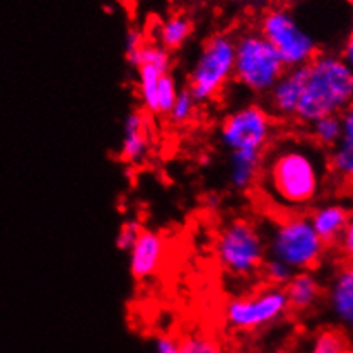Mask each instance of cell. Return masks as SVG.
I'll return each instance as SVG.
<instances>
[{
	"mask_svg": "<svg viewBox=\"0 0 353 353\" xmlns=\"http://www.w3.org/2000/svg\"><path fill=\"white\" fill-rule=\"evenodd\" d=\"M327 152L307 135L279 133L263 152L253 192L270 215L307 214L326 186Z\"/></svg>",
	"mask_w": 353,
	"mask_h": 353,
	"instance_id": "6da1fadb",
	"label": "cell"
},
{
	"mask_svg": "<svg viewBox=\"0 0 353 353\" xmlns=\"http://www.w3.org/2000/svg\"><path fill=\"white\" fill-rule=\"evenodd\" d=\"M353 106V72L340 53L319 52L305 65L304 88L294 123L309 127L330 114Z\"/></svg>",
	"mask_w": 353,
	"mask_h": 353,
	"instance_id": "7a4b0ae2",
	"label": "cell"
},
{
	"mask_svg": "<svg viewBox=\"0 0 353 353\" xmlns=\"http://www.w3.org/2000/svg\"><path fill=\"white\" fill-rule=\"evenodd\" d=\"M266 256L279 259L294 273L314 272L326 256L327 246L316 234L307 214L270 215L259 222Z\"/></svg>",
	"mask_w": 353,
	"mask_h": 353,
	"instance_id": "3957f363",
	"label": "cell"
},
{
	"mask_svg": "<svg viewBox=\"0 0 353 353\" xmlns=\"http://www.w3.org/2000/svg\"><path fill=\"white\" fill-rule=\"evenodd\" d=\"M215 259L230 280L259 279L266 259L261 227L250 219H232L221 227L215 237Z\"/></svg>",
	"mask_w": 353,
	"mask_h": 353,
	"instance_id": "277c9868",
	"label": "cell"
},
{
	"mask_svg": "<svg viewBox=\"0 0 353 353\" xmlns=\"http://www.w3.org/2000/svg\"><path fill=\"white\" fill-rule=\"evenodd\" d=\"M234 82L254 97H265L287 70L276 50L258 28L234 36Z\"/></svg>",
	"mask_w": 353,
	"mask_h": 353,
	"instance_id": "5b68a950",
	"label": "cell"
},
{
	"mask_svg": "<svg viewBox=\"0 0 353 353\" xmlns=\"http://www.w3.org/2000/svg\"><path fill=\"white\" fill-rule=\"evenodd\" d=\"M234 36L229 32H217L201 45L186 84L198 104L217 99L234 82Z\"/></svg>",
	"mask_w": 353,
	"mask_h": 353,
	"instance_id": "8992f818",
	"label": "cell"
},
{
	"mask_svg": "<svg viewBox=\"0 0 353 353\" xmlns=\"http://www.w3.org/2000/svg\"><path fill=\"white\" fill-rule=\"evenodd\" d=\"M258 31L276 50L285 68L304 67L321 52L316 36L289 7L266 9L258 21Z\"/></svg>",
	"mask_w": 353,
	"mask_h": 353,
	"instance_id": "52a82bcc",
	"label": "cell"
},
{
	"mask_svg": "<svg viewBox=\"0 0 353 353\" xmlns=\"http://www.w3.org/2000/svg\"><path fill=\"white\" fill-rule=\"evenodd\" d=\"M276 123L279 121L263 104H241L224 117L219 127V140L227 152L254 150L263 154L272 140L279 135Z\"/></svg>",
	"mask_w": 353,
	"mask_h": 353,
	"instance_id": "ba28073f",
	"label": "cell"
},
{
	"mask_svg": "<svg viewBox=\"0 0 353 353\" xmlns=\"http://www.w3.org/2000/svg\"><path fill=\"white\" fill-rule=\"evenodd\" d=\"M289 311L282 287L263 285L258 290L227 301L224 321L227 327L237 333H254L279 323Z\"/></svg>",
	"mask_w": 353,
	"mask_h": 353,
	"instance_id": "9c48e42d",
	"label": "cell"
},
{
	"mask_svg": "<svg viewBox=\"0 0 353 353\" xmlns=\"http://www.w3.org/2000/svg\"><path fill=\"white\" fill-rule=\"evenodd\" d=\"M324 301L341 333L353 336V263H343L331 273L324 287Z\"/></svg>",
	"mask_w": 353,
	"mask_h": 353,
	"instance_id": "30bf717a",
	"label": "cell"
},
{
	"mask_svg": "<svg viewBox=\"0 0 353 353\" xmlns=\"http://www.w3.org/2000/svg\"><path fill=\"white\" fill-rule=\"evenodd\" d=\"M304 67L287 68L282 77L275 82L268 94L265 96V108L276 121H294L304 88Z\"/></svg>",
	"mask_w": 353,
	"mask_h": 353,
	"instance_id": "8fae6325",
	"label": "cell"
},
{
	"mask_svg": "<svg viewBox=\"0 0 353 353\" xmlns=\"http://www.w3.org/2000/svg\"><path fill=\"white\" fill-rule=\"evenodd\" d=\"M164 256V237L156 230L143 229L128 251L130 273L135 280L150 279L161 270Z\"/></svg>",
	"mask_w": 353,
	"mask_h": 353,
	"instance_id": "7c38bea8",
	"label": "cell"
},
{
	"mask_svg": "<svg viewBox=\"0 0 353 353\" xmlns=\"http://www.w3.org/2000/svg\"><path fill=\"white\" fill-rule=\"evenodd\" d=\"M152 147L150 127L147 113L142 110L132 111L127 114L121 128L120 157L127 164L140 165L147 161Z\"/></svg>",
	"mask_w": 353,
	"mask_h": 353,
	"instance_id": "4fadbf2b",
	"label": "cell"
},
{
	"mask_svg": "<svg viewBox=\"0 0 353 353\" xmlns=\"http://www.w3.org/2000/svg\"><path fill=\"white\" fill-rule=\"evenodd\" d=\"M352 210L340 201H324L309 210L307 217L316 234L327 248L334 246L352 217Z\"/></svg>",
	"mask_w": 353,
	"mask_h": 353,
	"instance_id": "5bb4252c",
	"label": "cell"
},
{
	"mask_svg": "<svg viewBox=\"0 0 353 353\" xmlns=\"http://www.w3.org/2000/svg\"><path fill=\"white\" fill-rule=\"evenodd\" d=\"M340 118L341 135L327 150V165L334 178L353 185V106L345 110Z\"/></svg>",
	"mask_w": 353,
	"mask_h": 353,
	"instance_id": "9a60e30c",
	"label": "cell"
},
{
	"mask_svg": "<svg viewBox=\"0 0 353 353\" xmlns=\"http://www.w3.org/2000/svg\"><path fill=\"white\" fill-rule=\"evenodd\" d=\"M283 290L289 309L297 314L312 311L324 297V285L314 272H297Z\"/></svg>",
	"mask_w": 353,
	"mask_h": 353,
	"instance_id": "2e32d148",
	"label": "cell"
},
{
	"mask_svg": "<svg viewBox=\"0 0 353 353\" xmlns=\"http://www.w3.org/2000/svg\"><path fill=\"white\" fill-rule=\"evenodd\" d=\"M263 154L254 150H234L227 157V183L241 193L253 192L261 169Z\"/></svg>",
	"mask_w": 353,
	"mask_h": 353,
	"instance_id": "e0dca14e",
	"label": "cell"
},
{
	"mask_svg": "<svg viewBox=\"0 0 353 353\" xmlns=\"http://www.w3.org/2000/svg\"><path fill=\"white\" fill-rule=\"evenodd\" d=\"M193 34V23L185 14H172L157 26V41L169 53L183 48Z\"/></svg>",
	"mask_w": 353,
	"mask_h": 353,
	"instance_id": "ac0fdd59",
	"label": "cell"
},
{
	"mask_svg": "<svg viewBox=\"0 0 353 353\" xmlns=\"http://www.w3.org/2000/svg\"><path fill=\"white\" fill-rule=\"evenodd\" d=\"M307 128V137L321 147L323 150H330L334 143L338 142L341 135V118L340 114H330V117H323L319 120L312 121Z\"/></svg>",
	"mask_w": 353,
	"mask_h": 353,
	"instance_id": "d6986e66",
	"label": "cell"
},
{
	"mask_svg": "<svg viewBox=\"0 0 353 353\" xmlns=\"http://www.w3.org/2000/svg\"><path fill=\"white\" fill-rule=\"evenodd\" d=\"M309 353H350L347 334L340 330H323L312 340Z\"/></svg>",
	"mask_w": 353,
	"mask_h": 353,
	"instance_id": "ffe728a7",
	"label": "cell"
},
{
	"mask_svg": "<svg viewBox=\"0 0 353 353\" xmlns=\"http://www.w3.org/2000/svg\"><path fill=\"white\" fill-rule=\"evenodd\" d=\"M196 99H194L188 89L183 88L179 91L178 97H176L174 104H172L171 111L168 113L169 123L174 125V127H185V125H188L193 120L194 114H196Z\"/></svg>",
	"mask_w": 353,
	"mask_h": 353,
	"instance_id": "44dd1931",
	"label": "cell"
},
{
	"mask_svg": "<svg viewBox=\"0 0 353 353\" xmlns=\"http://www.w3.org/2000/svg\"><path fill=\"white\" fill-rule=\"evenodd\" d=\"M179 352L181 353H227L217 338L210 336L207 333H194L186 334L179 340Z\"/></svg>",
	"mask_w": 353,
	"mask_h": 353,
	"instance_id": "7402d4cb",
	"label": "cell"
},
{
	"mask_svg": "<svg viewBox=\"0 0 353 353\" xmlns=\"http://www.w3.org/2000/svg\"><path fill=\"white\" fill-rule=\"evenodd\" d=\"M179 91H181V88H179L174 75L165 74L159 81V85H157L156 114H154V117H168V113L171 111L172 104H174Z\"/></svg>",
	"mask_w": 353,
	"mask_h": 353,
	"instance_id": "603a6c76",
	"label": "cell"
},
{
	"mask_svg": "<svg viewBox=\"0 0 353 353\" xmlns=\"http://www.w3.org/2000/svg\"><path fill=\"white\" fill-rule=\"evenodd\" d=\"M294 275L295 273L292 272L289 266L283 265L279 259H273L268 256H266L265 263H263L261 266V272H259V279L265 280V285L282 287V289L290 282Z\"/></svg>",
	"mask_w": 353,
	"mask_h": 353,
	"instance_id": "cb8c5ba5",
	"label": "cell"
},
{
	"mask_svg": "<svg viewBox=\"0 0 353 353\" xmlns=\"http://www.w3.org/2000/svg\"><path fill=\"white\" fill-rule=\"evenodd\" d=\"M143 230L142 224H140L137 219H130V221L123 222V225L120 227L117 236V246L121 251H130V248L133 246V243L137 241V237L140 236V232Z\"/></svg>",
	"mask_w": 353,
	"mask_h": 353,
	"instance_id": "d4e9b609",
	"label": "cell"
},
{
	"mask_svg": "<svg viewBox=\"0 0 353 353\" xmlns=\"http://www.w3.org/2000/svg\"><path fill=\"white\" fill-rule=\"evenodd\" d=\"M334 246L338 248L341 256L347 259V263H353V215L350 217V221H348L347 227H345V230L341 232L340 239H338V243L334 244Z\"/></svg>",
	"mask_w": 353,
	"mask_h": 353,
	"instance_id": "484cf974",
	"label": "cell"
},
{
	"mask_svg": "<svg viewBox=\"0 0 353 353\" xmlns=\"http://www.w3.org/2000/svg\"><path fill=\"white\" fill-rule=\"evenodd\" d=\"M156 353H181L179 352V340L169 334H162L156 340Z\"/></svg>",
	"mask_w": 353,
	"mask_h": 353,
	"instance_id": "4316f807",
	"label": "cell"
},
{
	"mask_svg": "<svg viewBox=\"0 0 353 353\" xmlns=\"http://www.w3.org/2000/svg\"><path fill=\"white\" fill-rule=\"evenodd\" d=\"M340 57L345 60V63H347L348 67H350V70L353 72V31L347 36V39H345L343 46H341Z\"/></svg>",
	"mask_w": 353,
	"mask_h": 353,
	"instance_id": "83f0119b",
	"label": "cell"
},
{
	"mask_svg": "<svg viewBox=\"0 0 353 353\" xmlns=\"http://www.w3.org/2000/svg\"><path fill=\"white\" fill-rule=\"evenodd\" d=\"M230 3H237V6H250V7H266L273 2V0H229Z\"/></svg>",
	"mask_w": 353,
	"mask_h": 353,
	"instance_id": "f1b7e54d",
	"label": "cell"
},
{
	"mask_svg": "<svg viewBox=\"0 0 353 353\" xmlns=\"http://www.w3.org/2000/svg\"><path fill=\"white\" fill-rule=\"evenodd\" d=\"M282 2H297V0H282Z\"/></svg>",
	"mask_w": 353,
	"mask_h": 353,
	"instance_id": "f546056e",
	"label": "cell"
},
{
	"mask_svg": "<svg viewBox=\"0 0 353 353\" xmlns=\"http://www.w3.org/2000/svg\"><path fill=\"white\" fill-rule=\"evenodd\" d=\"M198 2H210V0H198Z\"/></svg>",
	"mask_w": 353,
	"mask_h": 353,
	"instance_id": "4dcf8cb0",
	"label": "cell"
}]
</instances>
